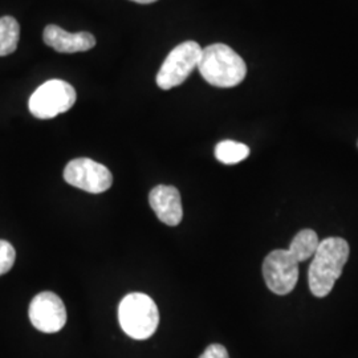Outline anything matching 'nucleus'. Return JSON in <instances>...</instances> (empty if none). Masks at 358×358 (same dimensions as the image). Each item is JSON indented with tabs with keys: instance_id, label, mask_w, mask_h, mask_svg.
<instances>
[{
	"instance_id": "f257e3e1",
	"label": "nucleus",
	"mask_w": 358,
	"mask_h": 358,
	"mask_svg": "<svg viewBox=\"0 0 358 358\" xmlns=\"http://www.w3.org/2000/svg\"><path fill=\"white\" fill-rule=\"evenodd\" d=\"M349 252V244L343 238L331 236L319 243L308 271V282L313 296L321 299L331 294L334 282L344 271Z\"/></svg>"
},
{
	"instance_id": "f03ea898",
	"label": "nucleus",
	"mask_w": 358,
	"mask_h": 358,
	"mask_svg": "<svg viewBox=\"0 0 358 358\" xmlns=\"http://www.w3.org/2000/svg\"><path fill=\"white\" fill-rule=\"evenodd\" d=\"M198 69L208 84L217 88L236 87L247 75L243 59L226 44H213L202 50Z\"/></svg>"
},
{
	"instance_id": "7ed1b4c3",
	"label": "nucleus",
	"mask_w": 358,
	"mask_h": 358,
	"mask_svg": "<svg viewBox=\"0 0 358 358\" xmlns=\"http://www.w3.org/2000/svg\"><path fill=\"white\" fill-rule=\"evenodd\" d=\"M118 320L129 337L146 340L157 331L159 313L153 299L148 294H130L120 303Z\"/></svg>"
},
{
	"instance_id": "20e7f679",
	"label": "nucleus",
	"mask_w": 358,
	"mask_h": 358,
	"mask_svg": "<svg viewBox=\"0 0 358 358\" xmlns=\"http://www.w3.org/2000/svg\"><path fill=\"white\" fill-rule=\"evenodd\" d=\"M304 262L294 247L288 250H275L263 262V276L271 292L291 294L299 279V263Z\"/></svg>"
},
{
	"instance_id": "39448f33",
	"label": "nucleus",
	"mask_w": 358,
	"mask_h": 358,
	"mask_svg": "<svg viewBox=\"0 0 358 358\" xmlns=\"http://www.w3.org/2000/svg\"><path fill=\"white\" fill-rule=\"evenodd\" d=\"M76 103V90L63 80H50L40 85L29 99V112L48 120L68 112Z\"/></svg>"
},
{
	"instance_id": "423d86ee",
	"label": "nucleus",
	"mask_w": 358,
	"mask_h": 358,
	"mask_svg": "<svg viewBox=\"0 0 358 358\" xmlns=\"http://www.w3.org/2000/svg\"><path fill=\"white\" fill-rule=\"evenodd\" d=\"M202 48L196 41H185L169 53L157 75V85L169 90L180 85L198 68Z\"/></svg>"
},
{
	"instance_id": "0eeeda50",
	"label": "nucleus",
	"mask_w": 358,
	"mask_h": 358,
	"mask_svg": "<svg viewBox=\"0 0 358 358\" xmlns=\"http://www.w3.org/2000/svg\"><path fill=\"white\" fill-rule=\"evenodd\" d=\"M64 179L71 186L92 194L110 189L113 176L109 169L90 158H76L64 169Z\"/></svg>"
},
{
	"instance_id": "6e6552de",
	"label": "nucleus",
	"mask_w": 358,
	"mask_h": 358,
	"mask_svg": "<svg viewBox=\"0 0 358 358\" xmlns=\"http://www.w3.org/2000/svg\"><path fill=\"white\" fill-rule=\"evenodd\" d=\"M29 320L43 333H56L64 328L66 309L63 300L53 292H41L29 306Z\"/></svg>"
},
{
	"instance_id": "1a4fd4ad",
	"label": "nucleus",
	"mask_w": 358,
	"mask_h": 358,
	"mask_svg": "<svg viewBox=\"0 0 358 358\" xmlns=\"http://www.w3.org/2000/svg\"><path fill=\"white\" fill-rule=\"evenodd\" d=\"M149 203L158 219L167 226H178L183 217L182 199L174 186L159 185L149 195Z\"/></svg>"
},
{
	"instance_id": "9d476101",
	"label": "nucleus",
	"mask_w": 358,
	"mask_h": 358,
	"mask_svg": "<svg viewBox=\"0 0 358 358\" xmlns=\"http://www.w3.org/2000/svg\"><path fill=\"white\" fill-rule=\"evenodd\" d=\"M44 43L60 53H76L92 50L96 45V38L90 32L69 34L59 26L45 27Z\"/></svg>"
},
{
	"instance_id": "9b49d317",
	"label": "nucleus",
	"mask_w": 358,
	"mask_h": 358,
	"mask_svg": "<svg viewBox=\"0 0 358 358\" xmlns=\"http://www.w3.org/2000/svg\"><path fill=\"white\" fill-rule=\"evenodd\" d=\"M19 38V23L11 16L0 17V56H7L16 51Z\"/></svg>"
},
{
	"instance_id": "f8f14e48",
	"label": "nucleus",
	"mask_w": 358,
	"mask_h": 358,
	"mask_svg": "<svg viewBox=\"0 0 358 358\" xmlns=\"http://www.w3.org/2000/svg\"><path fill=\"white\" fill-rule=\"evenodd\" d=\"M250 155V148L241 142H219L215 148V157L217 161L224 165H236L244 161Z\"/></svg>"
},
{
	"instance_id": "ddd939ff",
	"label": "nucleus",
	"mask_w": 358,
	"mask_h": 358,
	"mask_svg": "<svg viewBox=\"0 0 358 358\" xmlns=\"http://www.w3.org/2000/svg\"><path fill=\"white\" fill-rule=\"evenodd\" d=\"M15 259H16V252L13 245L6 241H0V275L7 273L10 269L13 268Z\"/></svg>"
},
{
	"instance_id": "4468645a",
	"label": "nucleus",
	"mask_w": 358,
	"mask_h": 358,
	"mask_svg": "<svg viewBox=\"0 0 358 358\" xmlns=\"http://www.w3.org/2000/svg\"><path fill=\"white\" fill-rule=\"evenodd\" d=\"M199 358H230L227 349L220 344H213L208 346Z\"/></svg>"
},
{
	"instance_id": "2eb2a0df",
	"label": "nucleus",
	"mask_w": 358,
	"mask_h": 358,
	"mask_svg": "<svg viewBox=\"0 0 358 358\" xmlns=\"http://www.w3.org/2000/svg\"><path fill=\"white\" fill-rule=\"evenodd\" d=\"M131 1H136V3H140V4H150V3H154L157 0H131Z\"/></svg>"
}]
</instances>
